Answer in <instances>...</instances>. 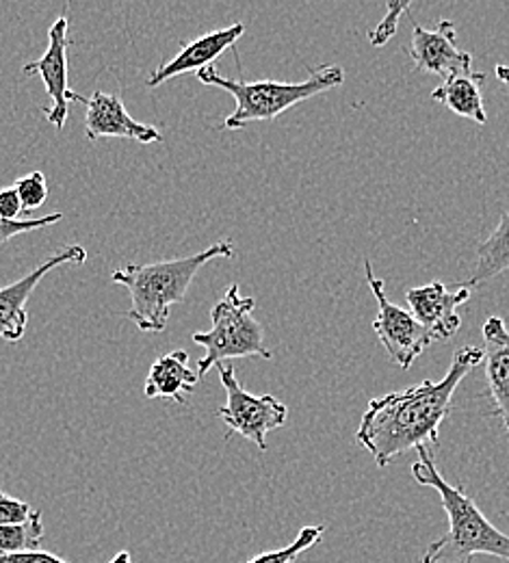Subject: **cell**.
Here are the masks:
<instances>
[{"label":"cell","mask_w":509,"mask_h":563,"mask_svg":"<svg viewBox=\"0 0 509 563\" xmlns=\"http://www.w3.org/2000/svg\"><path fill=\"white\" fill-rule=\"evenodd\" d=\"M0 563H70L62 558L44 551H29V553H15V555H0Z\"/></svg>","instance_id":"25"},{"label":"cell","mask_w":509,"mask_h":563,"mask_svg":"<svg viewBox=\"0 0 509 563\" xmlns=\"http://www.w3.org/2000/svg\"><path fill=\"white\" fill-rule=\"evenodd\" d=\"M254 306L256 301L241 295L236 284H232L213 306V328L209 332H196L191 336V341L207 352L198 362V377H204L213 366L234 357H274V353L265 347L263 325L254 319Z\"/></svg>","instance_id":"5"},{"label":"cell","mask_w":509,"mask_h":563,"mask_svg":"<svg viewBox=\"0 0 509 563\" xmlns=\"http://www.w3.org/2000/svg\"><path fill=\"white\" fill-rule=\"evenodd\" d=\"M37 509H33L29 503L13 498L0 490V527L4 525H20L26 522Z\"/></svg>","instance_id":"23"},{"label":"cell","mask_w":509,"mask_h":563,"mask_svg":"<svg viewBox=\"0 0 509 563\" xmlns=\"http://www.w3.org/2000/svg\"><path fill=\"white\" fill-rule=\"evenodd\" d=\"M111 563H133V558H131V553L129 551H122V553H118Z\"/></svg>","instance_id":"27"},{"label":"cell","mask_w":509,"mask_h":563,"mask_svg":"<svg viewBox=\"0 0 509 563\" xmlns=\"http://www.w3.org/2000/svg\"><path fill=\"white\" fill-rule=\"evenodd\" d=\"M323 533H325L323 525L303 527L289 547L263 553V555H258V558H254V560H250L247 563H295L299 560L301 553H306L308 549L317 547L323 540Z\"/></svg>","instance_id":"19"},{"label":"cell","mask_w":509,"mask_h":563,"mask_svg":"<svg viewBox=\"0 0 509 563\" xmlns=\"http://www.w3.org/2000/svg\"><path fill=\"white\" fill-rule=\"evenodd\" d=\"M198 78L209 85L228 91L236 107L225 118V131L245 129L252 122H274L278 115L292 107L336 89L345 82V70L341 66H323L312 71L301 82H280V80H243V78H225L213 66L198 71Z\"/></svg>","instance_id":"4"},{"label":"cell","mask_w":509,"mask_h":563,"mask_svg":"<svg viewBox=\"0 0 509 563\" xmlns=\"http://www.w3.org/2000/svg\"><path fill=\"white\" fill-rule=\"evenodd\" d=\"M44 542L42 511H35L26 522L0 527V555L40 551Z\"/></svg>","instance_id":"18"},{"label":"cell","mask_w":509,"mask_h":563,"mask_svg":"<svg viewBox=\"0 0 509 563\" xmlns=\"http://www.w3.org/2000/svg\"><path fill=\"white\" fill-rule=\"evenodd\" d=\"M85 133L87 140H131L140 143L161 141V133L147 124L137 122L124 107L122 98L115 93L93 91L87 98Z\"/></svg>","instance_id":"12"},{"label":"cell","mask_w":509,"mask_h":563,"mask_svg":"<svg viewBox=\"0 0 509 563\" xmlns=\"http://www.w3.org/2000/svg\"><path fill=\"white\" fill-rule=\"evenodd\" d=\"M471 295L473 290L466 286L449 290L436 280L408 290V306L412 317L434 336V341H446L462 328L457 310L471 299Z\"/></svg>","instance_id":"11"},{"label":"cell","mask_w":509,"mask_h":563,"mask_svg":"<svg viewBox=\"0 0 509 563\" xmlns=\"http://www.w3.org/2000/svg\"><path fill=\"white\" fill-rule=\"evenodd\" d=\"M13 189L18 191L22 212H33L40 209L48 198V183L42 172H31L29 176L20 178Z\"/></svg>","instance_id":"20"},{"label":"cell","mask_w":509,"mask_h":563,"mask_svg":"<svg viewBox=\"0 0 509 563\" xmlns=\"http://www.w3.org/2000/svg\"><path fill=\"white\" fill-rule=\"evenodd\" d=\"M243 33H245V24L236 22V24H230L225 29L204 33L202 37L185 44L174 59L158 66L156 70L147 76V87H158L165 80L176 78L180 74L211 68L213 62L221 57L228 48H234V44L243 37Z\"/></svg>","instance_id":"13"},{"label":"cell","mask_w":509,"mask_h":563,"mask_svg":"<svg viewBox=\"0 0 509 563\" xmlns=\"http://www.w3.org/2000/svg\"><path fill=\"white\" fill-rule=\"evenodd\" d=\"M412 7L410 0H403V2H388L386 7V15L381 18V22L368 31V42L373 46H384L386 42L392 40V35L397 33L399 29V18Z\"/></svg>","instance_id":"21"},{"label":"cell","mask_w":509,"mask_h":563,"mask_svg":"<svg viewBox=\"0 0 509 563\" xmlns=\"http://www.w3.org/2000/svg\"><path fill=\"white\" fill-rule=\"evenodd\" d=\"M85 261H87V252L82 245H68L57 254H53L48 261H44L24 278H18L2 286L0 288V339L7 343L22 341L29 323L26 301L37 288V284L62 265H82Z\"/></svg>","instance_id":"9"},{"label":"cell","mask_w":509,"mask_h":563,"mask_svg":"<svg viewBox=\"0 0 509 563\" xmlns=\"http://www.w3.org/2000/svg\"><path fill=\"white\" fill-rule=\"evenodd\" d=\"M479 364H484L482 347H462L442 379H425L408 390L373 399L364 410L356 440L375 464L386 468L408 451L438 449L440 424L451 415L453 395Z\"/></svg>","instance_id":"1"},{"label":"cell","mask_w":509,"mask_h":563,"mask_svg":"<svg viewBox=\"0 0 509 563\" xmlns=\"http://www.w3.org/2000/svg\"><path fill=\"white\" fill-rule=\"evenodd\" d=\"M412 477L419 486L434 488L449 520V531L434 540L421 563H473L477 555H490L509 562V536L497 529L477 503L460 486H451L434 464L430 446L419 449L412 464Z\"/></svg>","instance_id":"2"},{"label":"cell","mask_w":509,"mask_h":563,"mask_svg":"<svg viewBox=\"0 0 509 563\" xmlns=\"http://www.w3.org/2000/svg\"><path fill=\"white\" fill-rule=\"evenodd\" d=\"M219 379L225 390V406L219 408V419L232 431L254 442L263 453L269 449L267 433L285 427L289 421V408L274 395L256 397L247 393L239 379L232 364H219Z\"/></svg>","instance_id":"6"},{"label":"cell","mask_w":509,"mask_h":563,"mask_svg":"<svg viewBox=\"0 0 509 563\" xmlns=\"http://www.w3.org/2000/svg\"><path fill=\"white\" fill-rule=\"evenodd\" d=\"M484 80H486V74L482 71H468L462 76L446 78L432 91V100H436L438 104H444L455 115L484 126L488 122L484 93H482Z\"/></svg>","instance_id":"16"},{"label":"cell","mask_w":509,"mask_h":563,"mask_svg":"<svg viewBox=\"0 0 509 563\" xmlns=\"http://www.w3.org/2000/svg\"><path fill=\"white\" fill-rule=\"evenodd\" d=\"M484 366L497 417L509 431V332L501 317H488L484 328Z\"/></svg>","instance_id":"14"},{"label":"cell","mask_w":509,"mask_h":563,"mask_svg":"<svg viewBox=\"0 0 509 563\" xmlns=\"http://www.w3.org/2000/svg\"><path fill=\"white\" fill-rule=\"evenodd\" d=\"M495 74H497V78H499V80H501V82H506V85H508V87H509V68H508V66H504V64H501V66H497V70H495Z\"/></svg>","instance_id":"26"},{"label":"cell","mask_w":509,"mask_h":563,"mask_svg":"<svg viewBox=\"0 0 509 563\" xmlns=\"http://www.w3.org/2000/svg\"><path fill=\"white\" fill-rule=\"evenodd\" d=\"M509 269V212L506 211L499 219L495 232L477 247V263L471 276L464 282L466 288H477L486 282L495 280L497 276L506 274Z\"/></svg>","instance_id":"17"},{"label":"cell","mask_w":509,"mask_h":563,"mask_svg":"<svg viewBox=\"0 0 509 563\" xmlns=\"http://www.w3.org/2000/svg\"><path fill=\"white\" fill-rule=\"evenodd\" d=\"M62 219H64L62 212H53V214H46V217H40V219H18V221L0 219V245L7 243L9 239L18 236V234H26V232H33V230L55 225Z\"/></svg>","instance_id":"22"},{"label":"cell","mask_w":509,"mask_h":563,"mask_svg":"<svg viewBox=\"0 0 509 563\" xmlns=\"http://www.w3.org/2000/svg\"><path fill=\"white\" fill-rule=\"evenodd\" d=\"M200 377L189 366V353L171 352L158 357L147 373L144 395L147 399H167L187 406V395L198 386Z\"/></svg>","instance_id":"15"},{"label":"cell","mask_w":509,"mask_h":563,"mask_svg":"<svg viewBox=\"0 0 509 563\" xmlns=\"http://www.w3.org/2000/svg\"><path fill=\"white\" fill-rule=\"evenodd\" d=\"M20 214H22V205H20L18 191L13 187L0 189V219L18 221Z\"/></svg>","instance_id":"24"},{"label":"cell","mask_w":509,"mask_h":563,"mask_svg":"<svg viewBox=\"0 0 509 563\" xmlns=\"http://www.w3.org/2000/svg\"><path fill=\"white\" fill-rule=\"evenodd\" d=\"M364 274L377 299V317L373 321V330L388 355L403 371H408L417 357L434 343V336L412 317V312L395 306L386 297L384 282L373 274V265L368 261L364 263Z\"/></svg>","instance_id":"7"},{"label":"cell","mask_w":509,"mask_h":563,"mask_svg":"<svg viewBox=\"0 0 509 563\" xmlns=\"http://www.w3.org/2000/svg\"><path fill=\"white\" fill-rule=\"evenodd\" d=\"M68 29L70 20L62 15L48 29V48L44 51V55L22 68L26 76L42 78L51 98V107L44 109V115L57 131H62L68 122L70 102L87 104V98L74 93L68 85Z\"/></svg>","instance_id":"8"},{"label":"cell","mask_w":509,"mask_h":563,"mask_svg":"<svg viewBox=\"0 0 509 563\" xmlns=\"http://www.w3.org/2000/svg\"><path fill=\"white\" fill-rule=\"evenodd\" d=\"M408 53L414 62V70L434 74L444 80L473 71V57L457 48V29L451 20H438L434 29L414 24Z\"/></svg>","instance_id":"10"},{"label":"cell","mask_w":509,"mask_h":563,"mask_svg":"<svg viewBox=\"0 0 509 563\" xmlns=\"http://www.w3.org/2000/svg\"><path fill=\"white\" fill-rule=\"evenodd\" d=\"M234 245L230 239L218 241L213 247L187 258L161 261L150 265H126L113 272L111 280L122 284L131 292V310L126 319L135 323L140 332H163L169 321L171 306L180 303L198 272L215 261L232 258Z\"/></svg>","instance_id":"3"}]
</instances>
